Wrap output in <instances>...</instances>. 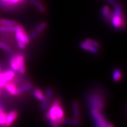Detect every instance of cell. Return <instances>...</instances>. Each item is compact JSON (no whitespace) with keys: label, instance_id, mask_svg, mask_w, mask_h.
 I'll list each match as a JSON object with an SVG mask.
<instances>
[{"label":"cell","instance_id":"obj_1","mask_svg":"<svg viewBox=\"0 0 127 127\" xmlns=\"http://www.w3.org/2000/svg\"><path fill=\"white\" fill-rule=\"evenodd\" d=\"M110 21L112 27L116 29H121L125 26V20L124 18L121 7L120 4H117L114 5L113 14H111Z\"/></svg>","mask_w":127,"mask_h":127},{"label":"cell","instance_id":"obj_2","mask_svg":"<svg viewBox=\"0 0 127 127\" xmlns=\"http://www.w3.org/2000/svg\"><path fill=\"white\" fill-rule=\"evenodd\" d=\"M61 104V99L59 98L55 99L52 103L51 105L47 111L45 115V118L50 123L51 127H60L61 124L57 120L56 117V109L59 105Z\"/></svg>","mask_w":127,"mask_h":127},{"label":"cell","instance_id":"obj_3","mask_svg":"<svg viewBox=\"0 0 127 127\" xmlns=\"http://www.w3.org/2000/svg\"><path fill=\"white\" fill-rule=\"evenodd\" d=\"M87 99L90 105V108L102 112L105 108V102L104 98L99 94L96 93H90L87 96Z\"/></svg>","mask_w":127,"mask_h":127},{"label":"cell","instance_id":"obj_4","mask_svg":"<svg viewBox=\"0 0 127 127\" xmlns=\"http://www.w3.org/2000/svg\"><path fill=\"white\" fill-rule=\"evenodd\" d=\"M90 113L95 123V127H114L113 125L108 123L101 111L90 108Z\"/></svg>","mask_w":127,"mask_h":127},{"label":"cell","instance_id":"obj_5","mask_svg":"<svg viewBox=\"0 0 127 127\" xmlns=\"http://www.w3.org/2000/svg\"><path fill=\"white\" fill-rule=\"evenodd\" d=\"M15 77V72L13 70H8L5 72H0V88H4L8 82L11 81Z\"/></svg>","mask_w":127,"mask_h":127},{"label":"cell","instance_id":"obj_6","mask_svg":"<svg viewBox=\"0 0 127 127\" xmlns=\"http://www.w3.org/2000/svg\"><path fill=\"white\" fill-rule=\"evenodd\" d=\"M52 94H53V90L51 88L49 87L46 90L45 95H44V98L42 101V102L40 106V109L41 111H45L47 109L51 98Z\"/></svg>","mask_w":127,"mask_h":127},{"label":"cell","instance_id":"obj_7","mask_svg":"<svg viewBox=\"0 0 127 127\" xmlns=\"http://www.w3.org/2000/svg\"><path fill=\"white\" fill-rule=\"evenodd\" d=\"M18 115V112L17 111L14 110L11 111L7 115L5 122L4 127H10L14 122L16 120Z\"/></svg>","mask_w":127,"mask_h":127},{"label":"cell","instance_id":"obj_8","mask_svg":"<svg viewBox=\"0 0 127 127\" xmlns=\"http://www.w3.org/2000/svg\"><path fill=\"white\" fill-rule=\"evenodd\" d=\"M25 0H0V4L6 8H14L24 2Z\"/></svg>","mask_w":127,"mask_h":127},{"label":"cell","instance_id":"obj_9","mask_svg":"<svg viewBox=\"0 0 127 127\" xmlns=\"http://www.w3.org/2000/svg\"><path fill=\"white\" fill-rule=\"evenodd\" d=\"M0 31L2 32H20L22 31H24V28L21 25L17 24L15 26L12 27H8L5 26V25H1L0 26Z\"/></svg>","mask_w":127,"mask_h":127},{"label":"cell","instance_id":"obj_10","mask_svg":"<svg viewBox=\"0 0 127 127\" xmlns=\"http://www.w3.org/2000/svg\"><path fill=\"white\" fill-rule=\"evenodd\" d=\"M16 61L18 66V71L20 74H24L26 71V68L25 65L24 57L21 54H18L15 56Z\"/></svg>","mask_w":127,"mask_h":127},{"label":"cell","instance_id":"obj_11","mask_svg":"<svg viewBox=\"0 0 127 127\" xmlns=\"http://www.w3.org/2000/svg\"><path fill=\"white\" fill-rule=\"evenodd\" d=\"M4 88L6 89V90H7L9 94L14 95V96L20 95L18 88H17L16 85L14 83L8 82L7 83L5 84V85Z\"/></svg>","mask_w":127,"mask_h":127},{"label":"cell","instance_id":"obj_12","mask_svg":"<svg viewBox=\"0 0 127 127\" xmlns=\"http://www.w3.org/2000/svg\"><path fill=\"white\" fill-rule=\"evenodd\" d=\"M79 47H80L83 50L90 52L91 53L93 54H97L98 53V48L90 45V44L86 43V42H85L84 41V42H81V43L79 44Z\"/></svg>","mask_w":127,"mask_h":127},{"label":"cell","instance_id":"obj_13","mask_svg":"<svg viewBox=\"0 0 127 127\" xmlns=\"http://www.w3.org/2000/svg\"><path fill=\"white\" fill-rule=\"evenodd\" d=\"M16 38H18L24 42L25 44H29L30 42V38L25 32V31H22L20 32H17L15 34Z\"/></svg>","mask_w":127,"mask_h":127},{"label":"cell","instance_id":"obj_14","mask_svg":"<svg viewBox=\"0 0 127 127\" xmlns=\"http://www.w3.org/2000/svg\"><path fill=\"white\" fill-rule=\"evenodd\" d=\"M72 111L74 118L75 120H79V104L77 100H74L72 103Z\"/></svg>","mask_w":127,"mask_h":127},{"label":"cell","instance_id":"obj_15","mask_svg":"<svg viewBox=\"0 0 127 127\" xmlns=\"http://www.w3.org/2000/svg\"><path fill=\"white\" fill-rule=\"evenodd\" d=\"M101 15H102V18L105 20L108 21L110 20L111 13L110 9H109L108 6L105 5L102 8V9H101Z\"/></svg>","mask_w":127,"mask_h":127},{"label":"cell","instance_id":"obj_16","mask_svg":"<svg viewBox=\"0 0 127 127\" xmlns=\"http://www.w3.org/2000/svg\"><path fill=\"white\" fill-rule=\"evenodd\" d=\"M122 71L119 68H116L113 71V74H112V79L115 82L120 81L122 79Z\"/></svg>","mask_w":127,"mask_h":127},{"label":"cell","instance_id":"obj_17","mask_svg":"<svg viewBox=\"0 0 127 127\" xmlns=\"http://www.w3.org/2000/svg\"><path fill=\"white\" fill-rule=\"evenodd\" d=\"M32 4L38 10L40 11L41 13H45L46 12V9L43 4L41 3L40 1H39L38 0H32L31 1Z\"/></svg>","mask_w":127,"mask_h":127},{"label":"cell","instance_id":"obj_18","mask_svg":"<svg viewBox=\"0 0 127 127\" xmlns=\"http://www.w3.org/2000/svg\"><path fill=\"white\" fill-rule=\"evenodd\" d=\"M62 124H66L72 126H79L80 122L78 120H70V119H64L62 122Z\"/></svg>","mask_w":127,"mask_h":127},{"label":"cell","instance_id":"obj_19","mask_svg":"<svg viewBox=\"0 0 127 127\" xmlns=\"http://www.w3.org/2000/svg\"><path fill=\"white\" fill-rule=\"evenodd\" d=\"M0 24L1 25H5V26H8V27H12L15 26L18 24V23L15 21L9 20L7 19H1L0 20Z\"/></svg>","mask_w":127,"mask_h":127},{"label":"cell","instance_id":"obj_20","mask_svg":"<svg viewBox=\"0 0 127 127\" xmlns=\"http://www.w3.org/2000/svg\"><path fill=\"white\" fill-rule=\"evenodd\" d=\"M6 117H7V114L4 111L2 106L0 105V126H4Z\"/></svg>","mask_w":127,"mask_h":127},{"label":"cell","instance_id":"obj_21","mask_svg":"<svg viewBox=\"0 0 127 127\" xmlns=\"http://www.w3.org/2000/svg\"><path fill=\"white\" fill-rule=\"evenodd\" d=\"M33 94H34V97L36 99H38L39 101H42L44 98V95L42 91H41V89L36 88L33 92Z\"/></svg>","mask_w":127,"mask_h":127},{"label":"cell","instance_id":"obj_22","mask_svg":"<svg viewBox=\"0 0 127 127\" xmlns=\"http://www.w3.org/2000/svg\"><path fill=\"white\" fill-rule=\"evenodd\" d=\"M32 88H33L32 85L31 84L28 83V84H25V85H24L23 86L20 87V88H18V90L19 93H20V94H21V93H25V92L30 91V90H32Z\"/></svg>","mask_w":127,"mask_h":127},{"label":"cell","instance_id":"obj_23","mask_svg":"<svg viewBox=\"0 0 127 127\" xmlns=\"http://www.w3.org/2000/svg\"><path fill=\"white\" fill-rule=\"evenodd\" d=\"M9 64L14 71H18V66L16 61L15 56L12 57L9 61Z\"/></svg>","mask_w":127,"mask_h":127},{"label":"cell","instance_id":"obj_24","mask_svg":"<svg viewBox=\"0 0 127 127\" xmlns=\"http://www.w3.org/2000/svg\"><path fill=\"white\" fill-rule=\"evenodd\" d=\"M47 27V24L46 22H42L39 24L38 25L37 27L35 28V30H34L38 34L41 33L43 30H44Z\"/></svg>","mask_w":127,"mask_h":127},{"label":"cell","instance_id":"obj_25","mask_svg":"<svg viewBox=\"0 0 127 127\" xmlns=\"http://www.w3.org/2000/svg\"><path fill=\"white\" fill-rule=\"evenodd\" d=\"M84 42H86V43H87V44H90V45L93 46V47L96 48H99L100 47L99 44L98 43L97 41L93 40V39L87 38L85 39V41H84Z\"/></svg>","mask_w":127,"mask_h":127},{"label":"cell","instance_id":"obj_26","mask_svg":"<svg viewBox=\"0 0 127 127\" xmlns=\"http://www.w3.org/2000/svg\"><path fill=\"white\" fill-rule=\"evenodd\" d=\"M0 48L8 52H11L12 51V49L7 44L4 43L3 42H1V41H0Z\"/></svg>","mask_w":127,"mask_h":127},{"label":"cell","instance_id":"obj_27","mask_svg":"<svg viewBox=\"0 0 127 127\" xmlns=\"http://www.w3.org/2000/svg\"><path fill=\"white\" fill-rule=\"evenodd\" d=\"M16 39H17V44H18V47L20 48V49H21V50L24 49L25 48V45H26V44H25L24 42H23V41L21 40V39H18V38H16Z\"/></svg>","mask_w":127,"mask_h":127},{"label":"cell","instance_id":"obj_28","mask_svg":"<svg viewBox=\"0 0 127 127\" xmlns=\"http://www.w3.org/2000/svg\"><path fill=\"white\" fill-rule=\"evenodd\" d=\"M38 34L35 31H32L31 33H30V39H34V38H35L36 37V36H38Z\"/></svg>","mask_w":127,"mask_h":127},{"label":"cell","instance_id":"obj_29","mask_svg":"<svg viewBox=\"0 0 127 127\" xmlns=\"http://www.w3.org/2000/svg\"><path fill=\"white\" fill-rule=\"evenodd\" d=\"M106 1H107L109 4H110L111 5H115L116 3H117L116 2L115 0H106Z\"/></svg>","mask_w":127,"mask_h":127},{"label":"cell","instance_id":"obj_30","mask_svg":"<svg viewBox=\"0 0 127 127\" xmlns=\"http://www.w3.org/2000/svg\"><path fill=\"white\" fill-rule=\"evenodd\" d=\"M0 72H1V67H0Z\"/></svg>","mask_w":127,"mask_h":127}]
</instances>
